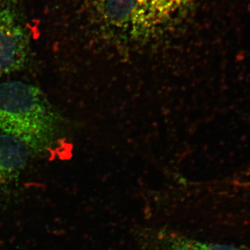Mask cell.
I'll return each mask as SVG.
<instances>
[{"instance_id":"cell-5","label":"cell","mask_w":250,"mask_h":250,"mask_svg":"<svg viewBox=\"0 0 250 250\" xmlns=\"http://www.w3.org/2000/svg\"><path fill=\"white\" fill-rule=\"evenodd\" d=\"M104 16L117 27H127L140 22L150 6L154 11L152 0H100Z\"/></svg>"},{"instance_id":"cell-6","label":"cell","mask_w":250,"mask_h":250,"mask_svg":"<svg viewBox=\"0 0 250 250\" xmlns=\"http://www.w3.org/2000/svg\"><path fill=\"white\" fill-rule=\"evenodd\" d=\"M167 1H172V2H174V0H167Z\"/></svg>"},{"instance_id":"cell-2","label":"cell","mask_w":250,"mask_h":250,"mask_svg":"<svg viewBox=\"0 0 250 250\" xmlns=\"http://www.w3.org/2000/svg\"><path fill=\"white\" fill-rule=\"evenodd\" d=\"M30 37L18 0L0 1V76L21 70L27 62Z\"/></svg>"},{"instance_id":"cell-4","label":"cell","mask_w":250,"mask_h":250,"mask_svg":"<svg viewBox=\"0 0 250 250\" xmlns=\"http://www.w3.org/2000/svg\"><path fill=\"white\" fill-rule=\"evenodd\" d=\"M147 250H243L236 247L198 241L170 230L150 229L145 233Z\"/></svg>"},{"instance_id":"cell-3","label":"cell","mask_w":250,"mask_h":250,"mask_svg":"<svg viewBox=\"0 0 250 250\" xmlns=\"http://www.w3.org/2000/svg\"><path fill=\"white\" fill-rule=\"evenodd\" d=\"M31 151L21 140L0 133V189L8 187L21 175Z\"/></svg>"},{"instance_id":"cell-1","label":"cell","mask_w":250,"mask_h":250,"mask_svg":"<svg viewBox=\"0 0 250 250\" xmlns=\"http://www.w3.org/2000/svg\"><path fill=\"white\" fill-rule=\"evenodd\" d=\"M58 128V116L39 88L19 81L0 83V133L42 152L52 146Z\"/></svg>"}]
</instances>
